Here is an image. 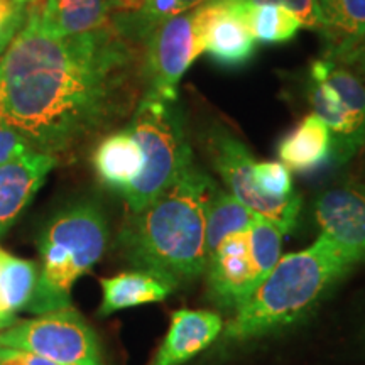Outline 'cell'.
<instances>
[{"label":"cell","mask_w":365,"mask_h":365,"mask_svg":"<svg viewBox=\"0 0 365 365\" xmlns=\"http://www.w3.org/2000/svg\"><path fill=\"white\" fill-rule=\"evenodd\" d=\"M93 168L108 190L124 195L143 173L144 153L125 127L124 130L107 135L97 145L93 153Z\"/></svg>","instance_id":"2e32d148"},{"label":"cell","mask_w":365,"mask_h":365,"mask_svg":"<svg viewBox=\"0 0 365 365\" xmlns=\"http://www.w3.org/2000/svg\"><path fill=\"white\" fill-rule=\"evenodd\" d=\"M352 267L323 234L308 249L281 255L262 284L223 327V341H250L301 322Z\"/></svg>","instance_id":"3957f363"},{"label":"cell","mask_w":365,"mask_h":365,"mask_svg":"<svg viewBox=\"0 0 365 365\" xmlns=\"http://www.w3.org/2000/svg\"><path fill=\"white\" fill-rule=\"evenodd\" d=\"M339 65L357 66L359 70L365 71V34L362 36V38H360L359 43L355 44L354 48L350 49V51L340 59Z\"/></svg>","instance_id":"f546056e"},{"label":"cell","mask_w":365,"mask_h":365,"mask_svg":"<svg viewBox=\"0 0 365 365\" xmlns=\"http://www.w3.org/2000/svg\"><path fill=\"white\" fill-rule=\"evenodd\" d=\"M215 181L196 164L129 220L118 234L122 257L176 289L207 267L205 210Z\"/></svg>","instance_id":"7a4b0ae2"},{"label":"cell","mask_w":365,"mask_h":365,"mask_svg":"<svg viewBox=\"0 0 365 365\" xmlns=\"http://www.w3.org/2000/svg\"><path fill=\"white\" fill-rule=\"evenodd\" d=\"M2 252H4V249H0V257H2ZM0 314H4L2 309H0ZM4 317H7V314H4ZM11 318H14V317H11Z\"/></svg>","instance_id":"1f68e13d"},{"label":"cell","mask_w":365,"mask_h":365,"mask_svg":"<svg viewBox=\"0 0 365 365\" xmlns=\"http://www.w3.org/2000/svg\"><path fill=\"white\" fill-rule=\"evenodd\" d=\"M135 54L113 26L58 38L24 22L0 58V124L58 158L134 103Z\"/></svg>","instance_id":"6da1fadb"},{"label":"cell","mask_w":365,"mask_h":365,"mask_svg":"<svg viewBox=\"0 0 365 365\" xmlns=\"http://www.w3.org/2000/svg\"><path fill=\"white\" fill-rule=\"evenodd\" d=\"M257 215L244 207L235 196L218 190L210 196L205 210V245L208 255L218 247V244L235 232L245 230L257 220Z\"/></svg>","instance_id":"ffe728a7"},{"label":"cell","mask_w":365,"mask_h":365,"mask_svg":"<svg viewBox=\"0 0 365 365\" xmlns=\"http://www.w3.org/2000/svg\"><path fill=\"white\" fill-rule=\"evenodd\" d=\"M0 365H59L39 355L0 345Z\"/></svg>","instance_id":"4316f807"},{"label":"cell","mask_w":365,"mask_h":365,"mask_svg":"<svg viewBox=\"0 0 365 365\" xmlns=\"http://www.w3.org/2000/svg\"><path fill=\"white\" fill-rule=\"evenodd\" d=\"M193 16L208 54L223 68H240L252 59L255 39L244 19V4L239 0H207L193 9Z\"/></svg>","instance_id":"30bf717a"},{"label":"cell","mask_w":365,"mask_h":365,"mask_svg":"<svg viewBox=\"0 0 365 365\" xmlns=\"http://www.w3.org/2000/svg\"><path fill=\"white\" fill-rule=\"evenodd\" d=\"M100 284H102L100 317H110L122 309L140 307V304L161 303L175 291L159 277L137 269L132 272L117 274L113 277H105Z\"/></svg>","instance_id":"d6986e66"},{"label":"cell","mask_w":365,"mask_h":365,"mask_svg":"<svg viewBox=\"0 0 365 365\" xmlns=\"http://www.w3.org/2000/svg\"><path fill=\"white\" fill-rule=\"evenodd\" d=\"M207 0H145L143 12L134 19L118 22L113 27L127 39H145L150 31L163 21L190 12Z\"/></svg>","instance_id":"603a6c76"},{"label":"cell","mask_w":365,"mask_h":365,"mask_svg":"<svg viewBox=\"0 0 365 365\" xmlns=\"http://www.w3.org/2000/svg\"><path fill=\"white\" fill-rule=\"evenodd\" d=\"M39 267L34 261L16 257L4 250L0 257V309L14 317L27 309L38 286Z\"/></svg>","instance_id":"44dd1931"},{"label":"cell","mask_w":365,"mask_h":365,"mask_svg":"<svg viewBox=\"0 0 365 365\" xmlns=\"http://www.w3.org/2000/svg\"><path fill=\"white\" fill-rule=\"evenodd\" d=\"M14 322H16V318H11V317H4V314H0V331H2V330H6L7 327H11Z\"/></svg>","instance_id":"4dcf8cb0"},{"label":"cell","mask_w":365,"mask_h":365,"mask_svg":"<svg viewBox=\"0 0 365 365\" xmlns=\"http://www.w3.org/2000/svg\"><path fill=\"white\" fill-rule=\"evenodd\" d=\"M325 71L327 58L314 59L309 66L307 95L313 113L325 122L331 134V161L344 164L365 145V125L328 83Z\"/></svg>","instance_id":"7c38bea8"},{"label":"cell","mask_w":365,"mask_h":365,"mask_svg":"<svg viewBox=\"0 0 365 365\" xmlns=\"http://www.w3.org/2000/svg\"><path fill=\"white\" fill-rule=\"evenodd\" d=\"M0 345L36 354L59 365H107L97 333L71 307L16 319L0 331Z\"/></svg>","instance_id":"52a82bcc"},{"label":"cell","mask_w":365,"mask_h":365,"mask_svg":"<svg viewBox=\"0 0 365 365\" xmlns=\"http://www.w3.org/2000/svg\"><path fill=\"white\" fill-rule=\"evenodd\" d=\"M282 232L259 217L245 230L225 237L208 255V296L218 308L237 312L281 259Z\"/></svg>","instance_id":"8992f818"},{"label":"cell","mask_w":365,"mask_h":365,"mask_svg":"<svg viewBox=\"0 0 365 365\" xmlns=\"http://www.w3.org/2000/svg\"><path fill=\"white\" fill-rule=\"evenodd\" d=\"M325 58L339 63L365 34V0H318Z\"/></svg>","instance_id":"ac0fdd59"},{"label":"cell","mask_w":365,"mask_h":365,"mask_svg":"<svg viewBox=\"0 0 365 365\" xmlns=\"http://www.w3.org/2000/svg\"><path fill=\"white\" fill-rule=\"evenodd\" d=\"M143 73L148 93L178 102V86L190 66L203 54L193 11L163 21L148 34Z\"/></svg>","instance_id":"9c48e42d"},{"label":"cell","mask_w":365,"mask_h":365,"mask_svg":"<svg viewBox=\"0 0 365 365\" xmlns=\"http://www.w3.org/2000/svg\"><path fill=\"white\" fill-rule=\"evenodd\" d=\"M218 313L205 309H178L171 314L170 330L149 365H182L203 352L222 335Z\"/></svg>","instance_id":"5bb4252c"},{"label":"cell","mask_w":365,"mask_h":365,"mask_svg":"<svg viewBox=\"0 0 365 365\" xmlns=\"http://www.w3.org/2000/svg\"><path fill=\"white\" fill-rule=\"evenodd\" d=\"M247 6H277L284 7L298 17L301 27L309 31H322V12L318 0H239Z\"/></svg>","instance_id":"d4e9b609"},{"label":"cell","mask_w":365,"mask_h":365,"mask_svg":"<svg viewBox=\"0 0 365 365\" xmlns=\"http://www.w3.org/2000/svg\"><path fill=\"white\" fill-rule=\"evenodd\" d=\"M254 185L266 198L286 200L293 196V176L291 170L281 161H254Z\"/></svg>","instance_id":"cb8c5ba5"},{"label":"cell","mask_w":365,"mask_h":365,"mask_svg":"<svg viewBox=\"0 0 365 365\" xmlns=\"http://www.w3.org/2000/svg\"><path fill=\"white\" fill-rule=\"evenodd\" d=\"M107 245L108 222L100 205L81 200L58 210L39 234V277L27 309L41 314L70 308L73 286L102 259Z\"/></svg>","instance_id":"277c9868"},{"label":"cell","mask_w":365,"mask_h":365,"mask_svg":"<svg viewBox=\"0 0 365 365\" xmlns=\"http://www.w3.org/2000/svg\"><path fill=\"white\" fill-rule=\"evenodd\" d=\"M127 130L144 153L143 173L122 195L129 212L137 213L193 166V149L188 140L185 117L176 102L148 91L137 103Z\"/></svg>","instance_id":"5b68a950"},{"label":"cell","mask_w":365,"mask_h":365,"mask_svg":"<svg viewBox=\"0 0 365 365\" xmlns=\"http://www.w3.org/2000/svg\"><path fill=\"white\" fill-rule=\"evenodd\" d=\"M314 220L354 266L365 262V186L344 185L314 200Z\"/></svg>","instance_id":"8fae6325"},{"label":"cell","mask_w":365,"mask_h":365,"mask_svg":"<svg viewBox=\"0 0 365 365\" xmlns=\"http://www.w3.org/2000/svg\"><path fill=\"white\" fill-rule=\"evenodd\" d=\"M112 7L108 0H44L34 21L44 33L66 38L103 29L110 26Z\"/></svg>","instance_id":"9a60e30c"},{"label":"cell","mask_w":365,"mask_h":365,"mask_svg":"<svg viewBox=\"0 0 365 365\" xmlns=\"http://www.w3.org/2000/svg\"><path fill=\"white\" fill-rule=\"evenodd\" d=\"M277 154L291 171L313 173L331 161V134L317 113H309L279 143Z\"/></svg>","instance_id":"e0dca14e"},{"label":"cell","mask_w":365,"mask_h":365,"mask_svg":"<svg viewBox=\"0 0 365 365\" xmlns=\"http://www.w3.org/2000/svg\"><path fill=\"white\" fill-rule=\"evenodd\" d=\"M207 145L208 156L227 185L228 193L235 196L244 207H247L257 217L274 223L282 234H289L294 230L301 205H303V198L298 193L286 200L266 198L254 185L252 164L255 159L247 145L223 127H215L210 130Z\"/></svg>","instance_id":"ba28073f"},{"label":"cell","mask_w":365,"mask_h":365,"mask_svg":"<svg viewBox=\"0 0 365 365\" xmlns=\"http://www.w3.org/2000/svg\"><path fill=\"white\" fill-rule=\"evenodd\" d=\"M56 164L58 158L31 150L0 166V237L29 207Z\"/></svg>","instance_id":"4fadbf2b"},{"label":"cell","mask_w":365,"mask_h":365,"mask_svg":"<svg viewBox=\"0 0 365 365\" xmlns=\"http://www.w3.org/2000/svg\"><path fill=\"white\" fill-rule=\"evenodd\" d=\"M31 150L33 149L26 143L24 137L11 127L0 124V166L26 156Z\"/></svg>","instance_id":"484cf974"},{"label":"cell","mask_w":365,"mask_h":365,"mask_svg":"<svg viewBox=\"0 0 365 365\" xmlns=\"http://www.w3.org/2000/svg\"><path fill=\"white\" fill-rule=\"evenodd\" d=\"M24 22H26V9L21 14H17L12 21H9L6 26L0 27V58H2V54L6 53L7 46L11 44V41L16 38L17 33H19L21 27L24 26Z\"/></svg>","instance_id":"f1b7e54d"},{"label":"cell","mask_w":365,"mask_h":365,"mask_svg":"<svg viewBox=\"0 0 365 365\" xmlns=\"http://www.w3.org/2000/svg\"><path fill=\"white\" fill-rule=\"evenodd\" d=\"M108 2H110L112 12H117L115 22H113V24L134 19V17H137L143 12V9L145 6V0H108Z\"/></svg>","instance_id":"83f0119b"},{"label":"cell","mask_w":365,"mask_h":365,"mask_svg":"<svg viewBox=\"0 0 365 365\" xmlns=\"http://www.w3.org/2000/svg\"><path fill=\"white\" fill-rule=\"evenodd\" d=\"M244 19L255 43L262 44L289 43L301 29L298 17L287 9L277 6L244 4Z\"/></svg>","instance_id":"7402d4cb"}]
</instances>
